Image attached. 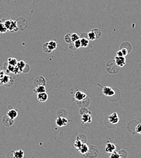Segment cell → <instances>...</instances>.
<instances>
[{
	"instance_id": "obj_7",
	"label": "cell",
	"mask_w": 141,
	"mask_h": 158,
	"mask_svg": "<svg viewBox=\"0 0 141 158\" xmlns=\"http://www.w3.org/2000/svg\"><path fill=\"white\" fill-rule=\"evenodd\" d=\"M116 148V146L115 145V144L111 142H108L106 145V146H105V151L106 153H111L115 151Z\"/></svg>"
},
{
	"instance_id": "obj_6",
	"label": "cell",
	"mask_w": 141,
	"mask_h": 158,
	"mask_svg": "<svg viewBox=\"0 0 141 158\" xmlns=\"http://www.w3.org/2000/svg\"><path fill=\"white\" fill-rule=\"evenodd\" d=\"M74 97L77 101H82L84 100L86 98V94L83 92L81 91H77L75 93Z\"/></svg>"
},
{
	"instance_id": "obj_8",
	"label": "cell",
	"mask_w": 141,
	"mask_h": 158,
	"mask_svg": "<svg viewBox=\"0 0 141 158\" xmlns=\"http://www.w3.org/2000/svg\"><path fill=\"white\" fill-rule=\"evenodd\" d=\"M82 121L83 123H91L92 122V117L90 113H84L82 114Z\"/></svg>"
},
{
	"instance_id": "obj_12",
	"label": "cell",
	"mask_w": 141,
	"mask_h": 158,
	"mask_svg": "<svg viewBox=\"0 0 141 158\" xmlns=\"http://www.w3.org/2000/svg\"><path fill=\"white\" fill-rule=\"evenodd\" d=\"M46 88L44 85H38L36 86V87L33 89V92L37 94L46 92Z\"/></svg>"
},
{
	"instance_id": "obj_22",
	"label": "cell",
	"mask_w": 141,
	"mask_h": 158,
	"mask_svg": "<svg viewBox=\"0 0 141 158\" xmlns=\"http://www.w3.org/2000/svg\"><path fill=\"white\" fill-rule=\"evenodd\" d=\"M88 37L90 40H92V41L95 40L96 39V36H95V33L93 31H90L88 33Z\"/></svg>"
},
{
	"instance_id": "obj_3",
	"label": "cell",
	"mask_w": 141,
	"mask_h": 158,
	"mask_svg": "<svg viewBox=\"0 0 141 158\" xmlns=\"http://www.w3.org/2000/svg\"><path fill=\"white\" fill-rule=\"evenodd\" d=\"M114 62L116 64V65L119 67H123L126 64L125 57L123 56H117L115 57Z\"/></svg>"
},
{
	"instance_id": "obj_30",
	"label": "cell",
	"mask_w": 141,
	"mask_h": 158,
	"mask_svg": "<svg viewBox=\"0 0 141 158\" xmlns=\"http://www.w3.org/2000/svg\"><path fill=\"white\" fill-rule=\"evenodd\" d=\"M121 50L122 54H123V57H125V56H127L128 55V50L126 48H122Z\"/></svg>"
},
{
	"instance_id": "obj_31",
	"label": "cell",
	"mask_w": 141,
	"mask_h": 158,
	"mask_svg": "<svg viewBox=\"0 0 141 158\" xmlns=\"http://www.w3.org/2000/svg\"><path fill=\"white\" fill-rule=\"evenodd\" d=\"M15 66H14L10 65H8V67H7V69H8V71H10V72H13V71L14 70Z\"/></svg>"
},
{
	"instance_id": "obj_16",
	"label": "cell",
	"mask_w": 141,
	"mask_h": 158,
	"mask_svg": "<svg viewBox=\"0 0 141 158\" xmlns=\"http://www.w3.org/2000/svg\"><path fill=\"white\" fill-rule=\"evenodd\" d=\"M24 157V152L22 150H18L14 153V157L22 158Z\"/></svg>"
},
{
	"instance_id": "obj_14",
	"label": "cell",
	"mask_w": 141,
	"mask_h": 158,
	"mask_svg": "<svg viewBox=\"0 0 141 158\" xmlns=\"http://www.w3.org/2000/svg\"><path fill=\"white\" fill-rule=\"evenodd\" d=\"M48 47L50 50H55L57 47V44L55 41H50L48 42Z\"/></svg>"
},
{
	"instance_id": "obj_23",
	"label": "cell",
	"mask_w": 141,
	"mask_h": 158,
	"mask_svg": "<svg viewBox=\"0 0 141 158\" xmlns=\"http://www.w3.org/2000/svg\"><path fill=\"white\" fill-rule=\"evenodd\" d=\"M92 31H93L95 33V36H96V39L100 38V36L101 35V32L100 30H99V29H94L92 30Z\"/></svg>"
},
{
	"instance_id": "obj_19",
	"label": "cell",
	"mask_w": 141,
	"mask_h": 158,
	"mask_svg": "<svg viewBox=\"0 0 141 158\" xmlns=\"http://www.w3.org/2000/svg\"><path fill=\"white\" fill-rule=\"evenodd\" d=\"M16 66L19 68L21 72H22V71H23L24 68L26 66L25 62H24V61H22V60H21V61H18L17 65H16Z\"/></svg>"
},
{
	"instance_id": "obj_2",
	"label": "cell",
	"mask_w": 141,
	"mask_h": 158,
	"mask_svg": "<svg viewBox=\"0 0 141 158\" xmlns=\"http://www.w3.org/2000/svg\"><path fill=\"white\" fill-rule=\"evenodd\" d=\"M108 122L111 124H117L119 123L120 118L116 112H113L108 117Z\"/></svg>"
},
{
	"instance_id": "obj_9",
	"label": "cell",
	"mask_w": 141,
	"mask_h": 158,
	"mask_svg": "<svg viewBox=\"0 0 141 158\" xmlns=\"http://www.w3.org/2000/svg\"><path fill=\"white\" fill-rule=\"evenodd\" d=\"M48 99V95L47 94L46 92L37 94V99H38V101H41V102H44V101H47Z\"/></svg>"
},
{
	"instance_id": "obj_33",
	"label": "cell",
	"mask_w": 141,
	"mask_h": 158,
	"mask_svg": "<svg viewBox=\"0 0 141 158\" xmlns=\"http://www.w3.org/2000/svg\"><path fill=\"white\" fill-rule=\"evenodd\" d=\"M116 55H117V56H123V54H122L121 50H119V51L117 52V53H116Z\"/></svg>"
},
{
	"instance_id": "obj_17",
	"label": "cell",
	"mask_w": 141,
	"mask_h": 158,
	"mask_svg": "<svg viewBox=\"0 0 141 158\" xmlns=\"http://www.w3.org/2000/svg\"><path fill=\"white\" fill-rule=\"evenodd\" d=\"M80 40L81 42V47L86 48V47H87L88 46V44H89V40H88L87 38H82Z\"/></svg>"
},
{
	"instance_id": "obj_13",
	"label": "cell",
	"mask_w": 141,
	"mask_h": 158,
	"mask_svg": "<svg viewBox=\"0 0 141 158\" xmlns=\"http://www.w3.org/2000/svg\"><path fill=\"white\" fill-rule=\"evenodd\" d=\"M78 150L81 154L83 155V154L88 153V151H89V147H88V146L86 144H83Z\"/></svg>"
},
{
	"instance_id": "obj_32",
	"label": "cell",
	"mask_w": 141,
	"mask_h": 158,
	"mask_svg": "<svg viewBox=\"0 0 141 158\" xmlns=\"http://www.w3.org/2000/svg\"><path fill=\"white\" fill-rule=\"evenodd\" d=\"M69 48L72 50H76L77 49L76 48V47L74 46V42H71V43H69Z\"/></svg>"
},
{
	"instance_id": "obj_4",
	"label": "cell",
	"mask_w": 141,
	"mask_h": 158,
	"mask_svg": "<svg viewBox=\"0 0 141 158\" xmlns=\"http://www.w3.org/2000/svg\"><path fill=\"white\" fill-rule=\"evenodd\" d=\"M103 93L107 97H112L115 94V91L110 86H104L103 88Z\"/></svg>"
},
{
	"instance_id": "obj_20",
	"label": "cell",
	"mask_w": 141,
	"mask_h": 158,
	"mask_svg": "<svg viewBox=\"0 0 141 158\" xmlns=\"http://www.w3.org/2000/svg\"><path fill=\"white\" fill-rule=\"evenodd\" d=\"M7 32V28L5 27L4 25V23L3 22H1V21L0 20V33H4Z\"/></svg>"
},
{
	"instance_id": "obj_10",
	"label": "cell",
	"mask_w": 141,
	"mask_h": 158,
	"mask_svg": "<svg viewBox=\"0 0 141 158\" xmlns=\"http://www.w3.org/2000/svg\"><path fill=\"white\" fill-rule=\"evenodd\" d=\"M3 123L5 126L9 127V126H11L13 125V123H14V120L12 119V118H10L7 116H6L3 117Z\"/></svg>"
},
{
	"instance_id": "obj_15",
	"label": "cell",
	"mask_w": 141,
	"mask_h": 158,
	"mask_svg": "<svg viewBox=\"0 0 141 158\" xmlns=\"http://www.w3.org/2000/svg\"><path fill=\"white\" fill-rule=\"evenodd\" d=\"M10 80V77L7 75H3V76L0 78L1 84H7V83L9 82Z\"/></svg>"
},
{
	"instance_id": "obj_26",
	"label": "cell",
	"mask_w": 141,
	"mask_h": 158,
	"mask_svg": "<svg viewBox=\"0 0 141 158\" xmlns=\"http://www.w3.org/2000/svg\"><path fill=\"white\" fill-rule=\"evenodd\" d=\"M43 51L46 52V53H50V52H52L51 50H50L48 48V42L44 43V44L43 45Z\"/></svg>"
},
{
	"instance_id": "obj_27",
	"label": "cell",
	"mask_w": 141,
	"mask_h": 158,
	"mask_svg": "<svg viewBox=\"0 0 141 158\" xmlns=\"http://www.w3.org/2000/svg\"><path fill=\"white\" fill-rule=\"evenodd\" d=\"M65 40L66 42L67 43H71V42H72V40H71V33H67L65 36Z\"/></svg>"
},
{
	"instance_id": "obj_29",
	"label": "cell",
	"mask_w": 141,
	"mask_h": 158,
	"mask_svg": "<svg viewBox=\"0 0 141 158\" xmlns=\"http://www.w3.org/2000/svg\"><path fill=\"white\" fill-rule=\"evenodd\" d=\"M135 130H136V132L137 133L141 134V123L138 124V125L136 126V128H135Z\"/></svg>"
},
{
	"instance_id": "obj_21",
	"label": "cell",
	"mask_w": 141,
	"mask_h": 158,
	"mask_svg": "<svg viewBox=\"0 0 141 158\" xmlns=\"http://www.w3.org/2000/svg\"><path fill=\"white\" fill-rule=\"evenodd\" d=\"M83 144V143L82 140H80L79 138H77L76 139V140L74 142V146L77 148V149L78 150Z\"/></svg>"
},
{
	"instance_id": "obj_24",
	"label": "cell",
	"mask_w": 141,
	"mask_h": 158,
	"mask_svg": "<svg viewBox=\"0 0 141 158\" xmlns=\"http://www.w3.org/2000/svg\"><path fill=\"white\" fill-rule=\"evenodd\" d=\"M71 38L72 42H74V41H76L77 40L80 39V37L78 36L77 33H71Z\"/></svg>"
},
{
	"instance_id": "obj_25",
	"label": "cell",
	"mask_w": 141,
	"mask_h": 158,
	"mask_svg": "<svg viewBox=\"0 0 141 158\" xmlns=\"http://www.w3.org/2000/svg\"><path fill=\"white\" fill-rule=\"evenodd\" d=\"M110 157H111V158H120V157H121V156L120 155V154L119 153H117V152L114 151L112 152V153H111Z\"/></svg>"
},
{
	"instance_id": "obj_5",
	"label": "cell",
	"mask_w": 141,
	"mask_h": 158,
	"mask_svg": "<svg viewBox=\"0 0 141 158\" xmlns=\"http://www.w3.org/2000/svg\"><path fill=\"white\" fill-rule=\"evenodd\" d=\"M67 122H68L67 119H66V118L63 117H59L56 119V124H57L58 127H62L66 125Z\"/></svg>"
},
{
	"instance_id": "obj_11",
	"label": "cell",
	"mask_w": 141,
	"mask_h": 158,
	"mask_svg": "<svg viewBox=\"0 0 141 158\" xmlns=\"http://www.w3.org/2000/svg\"><path fill=\"white\" fill-rule=\"evenodd\" d=\"M7 116L10 118H12V119L14 120L15 118L18 116L17 111L15 110V109H11V110H10L8 112H7Z\"/></svg>"
},
{
	"instance_id": "obj_1",
	"label": "cell",
	"mask_w": 141,
	"mask_h": 158,
	"mask_svg": "<svg viewBox=\"0 0 141 158\" xmlns=\"http://www.w3.org/2000/svg\"><path fill=\"white\" fill-rule=\"evenodd\" d=\"M5 27L7 28V31L10 32H15L18 31V26L17 22L16 21L12 20H6L4 22Z\"/></svg>"
},
{
	"instance_id": "obj_28",
	"label": "cell",
	"mask_w": 141,
	"mask_h": 158,
	"mask_svg": "<svg viewBox=\"0 0 141 158\" xmlns=\"http://www.w3.org/2000/svg\"><path fill=\"white\" fill-rule=\"evenodd\" d=\"M74 46H75V47H76V49L80 48V47H81L80 40V39H78V40H77L76 41H74Z\"/></svg>"
},
{
	"instance_id": "obj_18",
	"label": "cell",
	"mask_w": 141,
	"mask_h": 158,
	"mask_svg": "<svg viewBox=\"0 0 141 158\" xmlns=\"http://www.w3.org/2000/svg\"><path fill=\"white\" fill-rule=\"evenodd\" d=\"M7 62H8V65H10L15 66H16V65H17L18 61L17 60L15 59V58L10 57V58H9L8 60H7Z\"/></svg>"
}]
</instances>
